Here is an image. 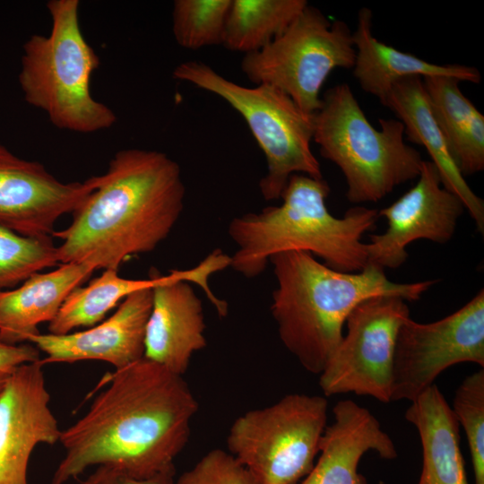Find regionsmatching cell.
Returning <instances> with one entry per match:
<instances>
[{
  "label": "cell",
  "mask_w": 484,
  "mask_h": 484,
  "mask_svg": "<svg viewBox=\"0 0 484 484\" xmlns=\"http://www.w3.org/2000/svg\"><path fill=\"white\" fill-rule=\"evenodd\" d=\"M182 270H171L167 275L148 279H127L117 270H104L87 286L73 289L63 302L56 316L48 323L52 334H66L80 327H91L106 316L130 294L145 289H154L174 279Z\"/></svg>",
  "instance_id": "obj_23"
},
{
  "label": "cell",
  "mask_w": 484,
  "mask_h": 484,
  "mask_svg": "<svg viewBox=\"0 0 484 484\" xmlns=\"http://www.w3.org/2000/svg\"><path fill=\"white\" fill-rule=\"evenodd\" d=\"M94 188L72 212V222L52 235L59 264L118 270L129 256L153 251L177 222L186 187L177 161L136 148L117 151Z\"/></svg>",
  "instance_id": "obj_2"
},
{
  "label": "cell",
  "mask_w": 484,
  "mask_h": 484,
  "mask_svg": "<svg viewBox=\"0 0 484 484\" xmlns=\"http://www.w3.org/2000/svg\"><path fill=\"white\" fill-rule=\"evenodd\" d=\"M175 484H260L255 477L232 454L212 449L190 470L183 472Z\"/></svg>",
  "instance_id": "obj_28"
},
{
  "label": "cell",
  "mask_w": 484,
  "mask_h": 484,
  "mask_svg": "<svg viewBox=\"0 0 484 484\" xmlns=\"http://www.w3.org/2000/svg\"><path fill=\"white\" fill-rule=\"evenodd\" d=\"M12 372L0 371V393Z\"/></svg>",
  "instance_id": "obj_31"
},
{
  "label": "cell",
  "mask_w": 484,
  "mask_h": 484,
  "mask_svg": "<svg viewBox=\"0 0 484 484\" xmlns=\"http://www.w3.org/2000/svg\"><path fill=\"white\" fill-rule=\"evenodd\" d=\"M153 289L126 297L108 319L89 329L66 334L37 333L29 338L47 363L100 360L115 369L143 358L147 322L152 306Z\"/></svg>",
  "instance_id": "obj_16"
},
{
  "label": "cell",
  "mask_w": 484,
  "mask_h": 484,
  "mask_svg": "<svg viewBox=\"0 0 484 484\" xmlns=\"http://www.w3.org/2000/svg\"><path fill=\"white\" fill-rule=\"evenodd\" d=\"M355 57L347 23L331 22L307 4L282 34L244 55L240 68L252 82L281 90L304 113L314 115L321 108L327 77L336 68L352 69Z\"/></svg>",
  "instance_id": "obj_9"
},
{
  "label": "cell",
  "mask_w": 484,
  "mask_h": 484,
  "mask_svg": "<svg viewBox=\"0 0 484 484\" xmlns=\"http://www.w3.org/2000/svg\"><path fill=\"white\" fill-rule=\"evenodd\" d=\"M230 262L229 255L215 249L197 265L153 289L143 358L177 375L186 372L192 356L207 345L203 304L191 282L200 286L220 316H226L228 304L215 296L209 278L230 267Z\"/></svg>",
  "instance_id": "obj_12"
},
{
  "label": "cell",
  "mask_w": 484,
  "mask_h": 484,
  "mask_svg": "<svg viewBox=\"0 0 484 484\" xmlns=\"http://www.w3.org/2000/svg\"><path fill=\"white\" fill-rule=\"evenodd\" d=\"M86 413L65 429V455L50 484H66L92 466L138 480L174 466L199 406L183 376L145 358L114 373Z\"/></svg>",
  "instance_id": "obj_1"
},
{
  "label": "cell",
  "mask_w": 484,
  "mask_h": 484,
  "mask_svg": "<svg viewBox=\"0 0 484 484\" xmlns=\"http://www.w3.org/2000/svg\"><path fill=\"white\" fill-rule=\"evenodd\" d=\"M306 0H231L222 45L244 55L282 34L307 5Z\"/></svg>",
  "instance_id": "obj_24"
},
{
  "label": "cell",
  "mask_w": 484,
  "mask_h": 484,
  "mask_svg": "<svg viewBox=\"0 0 484 484\" xmlns=\"http://www.w3.org/2000/svg\"><path fill=\"white\" fill-rule=\"evenodd\" d=\"M465 210L461 199L443 186L436 165L423 160L418 181L399 199L378 211L386 230L370 235L368 263L395 269L408 258L406 246L418 239L445 244L454 236Z\"/></svg>",
  "instance_id": "obj_13"
},
{
  "label": "cell",
  "mask_w": 484,
  "mask_h": 484,
  "mask_svg": "<svg viewBox=\"0 0 484 484\" xmlns=\"http://www.w3.org/2000/svg\"><path fill=\"white\" fill-rule=\"evenodd\" d=\"M39 359V350L30 343L11 345L0 341V371L13 372L22 364Z\"/></svg>",
  "instance_id": "obj_30"
},
{
  "label": "cell",
  "mask_w": 484,
  "mask_h": 484,
  "mask_svg": "<svg viewBox=\"0 0 484 484\" xmlns=\"http://www.w3.org/2000/svg\"><path fill=\"white\" fill-rule=\"evenodd\" d=\"M172 76L215 94L244 118L266 159L267 173L259 182L264 200L280 199L293 174L323 178L311 150L314 115L304 113L283 91L269 84L240 85L195 60L180 63Z\"/></svg>",
  "instance_id": "obj_7"
},
{
  "label": "cell",
  "mask_w": 484,
  "mask_h": 484,
  "mask_svg": "<svg viewBox=\"0 0 484 484\" xmlns=\"http://www.w3.org/2000/svg\"><path fill=\"white\" fill-rule=\"evenodd\" d=\"M86 264H61L57 269L32 274L16 288L0 291V341L17 345L50 322L69 293L95 271Z\"/></svg>",
  "instance_id": "obj_20"
},
{
  "label": "cell",
  "mask_w": 484,
  "mask_h": 484,
  "mask_svg": "<svg viewBox=\"0 0 484 484\" xmlns=\"http://www.w3.org/2000/svg\"><path fill=\"white\" fill-rule=\"evenodd\" d=\"M41 359L16 367L0 393V484H28L30 455L61 430L50 410Z\"/></svg>",
  "instance_id": "obj_15"
},
{
  "label": "cell",
  "mask_w": 484,
  "mask_h": 484,
  "mask_svg": "<svg viewBox=\"0 0 484 484\" xmlns=\"http://www.w3.org/2000/svg\"><path fill=\"white\" fill-rule=\"evenodd\" d=\"M422 81L456 167L463 177L482 171L484 116L462 92L456 78L428 76Z\"/></svg>",
  "instance_id": "obj_22"
},
{
  "label": "cell",
  "mask_w": 484,
  "mask_h": 484,
  "mask_svg": "<svg viewBox=\"0 0 484 484\" xmlns=\"http://www.w3.org/2000/svg\"><path fill=\"white\" fill-rule=\"evenodd\" d=\"M463 428L474 474V484H484V370L468 376L455 391L451 407Z\"/></svg>",
  "instance_id": "obj_27"
},
{
  "label": "cell",
  "mask_w": 484,
  "mask_h": 484,
  "mask_svg": "<svg viewBox=\"0 0 484 484\" xmlns=\"http://www.w3.org/2000/svg\"><path fill=\"white\" fill-rule=\"evenodd\" d=\"M463 362L484 367L483 290L443 319L403 322L395 341L392 401L413 402L444 370Z\"/></svg>",
  "instance_id": "obj_11"
},
{
  "label": "cell",
  "mask_w": 484,
  "mask_h": 484,
  "mask_svg": "<svg viewBox=\"0 0 484 484\" xmlns=\"http://www.w3.org/2000/svg\"><path fill=\"white\" fill-rule=\"evenodd\" d=\"M411 317L404 299L376 296L359 303L346 320L347 332L319 375L325 396L353 393L392 402L393 364L400 326Z\"/></svg>",
  "instance_id": "obj_10"
},
{
  "label": "cell",
  "mask_w": 484,
  "mask_h": 484,
  "mask_svg": "<svg viewBox=\"0 0 484 484\" xmlns=\"http://www.w3.org/2000/svg\"><path fill=\"white\" fill-rule=\"evenodd\" d=\"M313 141L322 157L342 172L352 203L377 202L419 177L423 160L404 142L398 119L379 118L375 128L347 83L328 89L314 114Z\"/></svg>",
  "instance_id": "obj_6"
},
{
  "label": "cell",
  "mask_w": 484,
  "mask_h": 484,
  "mask_svg": "<svg viewBox=\"0 0 484 484\" xmlns=\"http://www.w3.org/2000/svg\"><path fill=\"white\" fill-rule=\"evenodd\" d=\"M405 419L417 429L421 444L418 484H468L460 448V426L435 384L411 402Z\"/></svg>",
  "instance_id": "obj_21"
},
{
  "label": "cell",
  "mask_w": 484,
  "mask_h": 484,
  "mask_svg": "<svg viewBox=\"0 0 484 484\" xmlns=\"http://www.w3.org/2000/svg\"><path fill=\"white\" fill-rule=\"evenodd\" d=\"M78 0H49L48 36L33 34L22 47L19 84L25 101L59 129L91 134L111 127L114 111L94 99L91 79L99 58L80 27Z\"/></svg>",
  "instance_id": "obj_5"
},
{
  "label": "cell",
  "mask_w": 484,
  "mask_h": 484,
  "mask_svg": "<svg viewBox=\"0 0 484 484\" xmlns=\"http://www.w3.org/2000/svg\"><path fill=\"white\" fill-rule=\"evenodd\" d=\"M175 467H172L150 478L138 480L111 466L100 465L82 484H175Z\"/></svg>",
  "instance_id": "obj_29"
},
{
  "label": "cell",
  "mask_w": 484,
  "mask_h": 484,
  "mask_svg": "<svg viewBox=\"0 0 484 484\" xmlns=\"http://www.w3.org/2000/svg\"><path fill=\"white\" fill-rule=\"evenodd\" d=\"M384 106L402 123L407 139L427 150L430 161L438 169L442 186L461 199L483 235L484 201L469 186L456 167L433 115L422 78L412 76L395 82Z\"/></svg>",
  "instance_id": "obj_18"
},
{
  "label": "cell",
  "mask_w": 484,
  "mask_h": 484,
  "mask_svg": "<svg viewBox=\"0 0 484 484\" xmlns=\"http://www.w3.org/2000/svg\"><path fill=\"white\" fill-rule=\"evenodd\" d=\"M58 264L50 237H25L0 225V291L13 289L32 274Z\"/></svg>",
  "instance_id": "obj_25"
},
{
  "label": "cell",
  "mask_w": 484,
  "mask_h": 484,
  "mask_svg": "<svg viewBox=\"0 0 484 484\" xmlns=\"http://www.w3.org/2000/svg\"><path fill=\"white\" fill-rule=\"evenodd\" d=\"M231 0H176L172 31L177 43L186 49L222 45Z\"/></svg>",
  "instance_id": "obj_26"
},
{
  "label": "cell",
  "mask_w": 484,
  "mask_h": 484,
  "mask_svg": "<svg viewBox=\"0 0 484 484\" xmlns=\"http://www.w3.org/2000/svg\"><path fill=\"white\" fill-rule=\"evenodd\" d=\"M92 177L65 183L38 161L0 145V225L30 238L50 237L56 220L93 190Z\"/></svg>",
  "instance_id": "obj_14"
},
{
  "label": "cell",
  "mask_w": 484,
  "mask_h": 484,
  "mask_svg": "<svg viewBox=\"0 0 484 484\" xmlns=\"http://www.w3.org/2000/svg\"><path fill=\"white\" fill-rule=\"evenodd\" d=\"M373 13L367 7L358 13L352 32L356 50L353 75L361 89L385 105L392 87L398 81L412 76H449L460 82L480 83L481 75L472 66L436 65L400 51L378 40L372 32Z\"/></svg>",
  "instance_id": "obj_19"
},
{
  "label": "cell",
  "mask_w": 484,
  "mask_h": 484,
  "mask_svg": "<svg viewBox=\"0 0 484 484\" xmlns=\"http://www.w3.org/2000/svg\"><path fill=\"white\" fill-rule=\"evenodd\" d=\"M330 192L324 178L293 174L281 195V205L235 217L228 229L238 247L230 256V267L251 279L264 272L272 255L302 251L339 272L362 271L368 255L361 238L375 229L378 211L356 206L336 218L325 203Z\"/></svg>",
  "instance_id": "obj_4"
},
{
  "label": "cell",
  "mask_w": 484,
  "mask_h": 484,
  "mask_svg": "<svg viewBox=\"0 0 484 484\" xmlns=\"http://www.w3.org/2000/svg\"><path fill=\"white\" fill-rule=\"evenodd\" d=\"M333 414V421L320 441V455L299 484H367L359 472L363 455L373 451L383 459L394 460L395 445L379 420L351 400L339 401Z\"/></svg>",
  "instance_id": "obj_17"
},
{
  "label": "cell",
  "mask_w": 484,
  "mask_h": 484,
  "mask_svg": "<svg viewBox=\"0 0 484 484\" xmlns=\"http://www.w3.org/2000/svg\"><path fill=\"white\" fill-rule=\"evenodd\" d=\"M277 288L271 311L286 349L308 372L320 375L343 337L351 311L376 296L416 301L437 282L390 281L385 269L372 263L360 272H339L315 260L308 252L272 255Z\"/></svg>",
  "instance_id": "obj_3"
},
{
  "label": "cell",
  "mask_w": 484,
  "mask_h": 484,
  "mask_svg": "<svg viewBox=\"0 0 484 484\" xmlns=\"http://www.w3.org/2000/svg\"><path fill=\"white\" fill-rule=\"evenodd\" d=\"M324 396L285 395L232 423L227 447L260 484H299L311 471L326 428Z\"/></svg>",
  "instance_id": "obj_8"
}]
</instances>
